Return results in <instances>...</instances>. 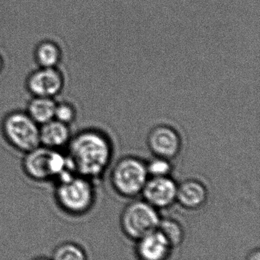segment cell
Instances as JSON below:
<instances>
[{"label":"cell","mask_w":260,"mask_h":260,"mask_svg":"<svg viewBox=\"0 0 260 260\" xmlns=\"http://www.w3.org/2000/svg\"><path fill=\"white\" fill-rule=\"evenodd\" d=\"M157 231L164 237L174 249L181 245L184 241V229L181 223L174 218H161Z\"/></svg>","instance_id":"cell-15"},{"label":"cell","mask_w":260,"mask_h":260,"mask_svg":"<svg viewBox=\"0 0 260 260\" xmlns=\"http://www.w3.org/2000/svg\"><path fill=\"white\" fill-rule=\"evenodd\" d=\"M61 47L51 40H44L37 44L34 50V59L38 67H59L62 61Z\"/></svg>","instance_id":"cell-13"},{"label":"cell","mask_w":260,"mask_h":260,"mask_svg":"<svg viewBox=\"0 0 260 260\" xmlns=\"http://www.w3.org/2000/svg\"><path fill=\"white\" fill-rule=\"evenodd\" d=\"M77 117V110L76 106L69 101H61L56 102L54 119L65 124H73Z\"/></svg>","instance_id":"cell-17"},{"label":"cell","mask_w":260,"mask_h":260,"mask_svg":"<svg viewBox=\"0 0 260 260\" xmlns=\"http://www.w3.org/2000/svg\"><path fill=\"white\" fill-rule=\"evenodd\" d=\"M73 133L70 125L53 119L40 126L41 145L50 149L63 151L67 148Z\"/></svg>","instance_id":"cell-12"},{"label":"cell","mask_w":260,"mask_h":260,"mask_svg":"<svg viewBox=\"0 0 260 260\" xmlns=\"http://www.w3.org/2000/svg\"><path fill=\"white\" fill-rule=\"evenodd\" d=\"M0 130L9 145L23 154L41 145L40 126L25 111L7 113L2 120Z\"/></svg>","instance_id":"cell-4"},{"label":"cell","mask_w":260,"mask_h":260,"mask_svg":"<svg viewBox=\"0 0 260 260\" xmlns=\"http://www.w3.org/2000/svg\"><path fill=\"white\" fill-rule=\"evenodd\" d=\"M160 218L158 210L145 200H134L125 206L121 215L122 232L137 241L157 230Z\"/></svg>","instance_id":"cell-6"},{"label":"cell","mask_w":260,"mask_h":260,"mask_svg":"<svg viewBox=\"0 0 260 260\" xmlns=\"http://www.w3.org/2000/svg\"><path fill=\"white\" fill-rule=\"evenodd\" d=\"M147 145L155 157L171 160L181 151V136L172 126L159 124L150 130L147 137Z\"/></svg>","instance_id":"cell-8"},{"label":"cell","mask_w":260,"mask_h":260,"mask_svg":"<svg viewBox=\"0 0 260 260\" xmlns=\"http://www.w3.org/2000/svg\"><path fill=\"white\" fill-rule=\"evenodd\" d=\"M246 260H260L259 249H256L250 252Z\"/></svg>","instance_id":"cell-19"},{"label":"cell","mask_w":260,"mask_h":260,"mask_svg":"<svg viewBox=\"0 0 260 260\" xmlns=\"http://www.w3.org/2000/svg\"><path fill=\"white\" fill-rule=\"evenodd\" d=\"M177 186L171 176L149 177L141 195L145 201L157 210L167 209L177 203Z\"/></svg>","instance_id":"cell-9"},{"label":"cell","mask_w":260,"mask_h":260,"mask_svg":"<svg viewBox=\"0 0 260 260\" xmlns=\"http://www.w3.org/2000/svg\"><path fill=\"white\" fill-rule=\"evenodd\" d=\"M54 99L45 97H34L27 102L25 112L39 126L54 119Z\"/></svg>","instance_id":"cell-14"},{"label":"cell","mask_w":260,"mask_h":260,"mask_svg":"<svg viewBox=\"0 0 260 260\" xmlns=\"http://www.w3.org/2000/svg\"><path fill=\"white\" fill-rule=\"evenodd\" d=\"M136 242L135 253L138 260H168L174 250L157 230Z\"/></svg>","instance_id":"cell-10"},{"label":"cell","mask_w":260,"mask_h":260,"mask_svg":"<svg viewBox=\"0 0 260 260\" xmlns=\"http://www.w3.org/2000/svg\"><path fill=\"white\" fill-rule=\"evenodd\" d=\"M32 260H51V259H50V257H47V256H39L34 257Z\"/></svg>","instance_id":"cell-21"},{"label":"cell","mask_w":260,"mask_h":260,"mask_svg":"<svg viewBox=\"0 0 260 260\" xmlns=\"http://www.w3.org/2000/svg\"><path fill=\"white\" fill-rule=\"evenodd\" d=\"M66 154L76 174L94 180L102 177L111 164L112 144L103 132L87 128L73 134Z\"/></svg>","instance_id":"cell-1"},{"label":"cell","mask_w":260,"mask_h":260,"mask_svg":"<svg viewBox=\"0 0 260 260\" xmlns=\"http://www.w3.org/2000/svg\"><path fill=\"white\" fill-rule=\"evenodd\" d=\"M5 68V61L4 59H3L2 55L0 54V74H2V73L3 72V70Z\"/></svg>","instance_id":"cell-20"},{"label":"cell","mask_w":260,"mask_h":260,"mask_svg":"<svg viewBox=\"0 0 260 260\" xmlns=\"http://www.w3.org/2000/svg\"><path fill=\"white\" fill-rule=\"evenodd\" d=\"M149 178L146 163L135 156L119 159L111 170L110 181L119 195L133 198L141 194Z\"/></svg>","instance_id":"cell-5"},{"label":"cell","mask_w":260,"mask_h":260,"mask_svg":"<svg viewBox=\"0 0 260 260\" xmlns=\"http://www.w3.org/2000/svg\"><path fill=\"white\" fill-rule=\"evenodd\" d=\"M209 197L206 185L196 179H188L177 186V203L188 210H197L206 205Z\"/></svg>","instance_id":"cell-11"},{"label":"cell","mask_w":260,"mask_h":260,"mask_svg":"<svg viewBox=\"0 0 260 260\" xmlns=\"http://www.w3.org/2000/svg\"><path fill=\"white\" fill-rule=\"evenodd\" d=\"M21 168L30 180L37 183H55L70 174H76L66 152L42 145L24 154Z\"/></svg>","instance_id":"cell-2"},{"label":"cell","mask_w":260,"mask_h":260,"mask_svg":"<svg viewBox=\"0 0 260 260\" xmlns=\"http://www.w3.org/2000/svg\"><path fill=\"white\" fill-rule=\"evenodd\" d=\"M51 260H88L86 252L82 246L73 241L58 244L52 252Z\"/></svg>","instance_id":"cell-16"},{"label":"cell","mask_w":260,"mask_h":260,"mask_svg":"<svg viewBox=\"0 0 260 260\" xmlns=\"http://www.w3.org/2000/svg\"><path fill=\"white\" fill-rule=\"evenodd\" d=\"M54 200L60 209L70 216L90 212L96 202L93 180L77 174L54 183Z\"/></svg>","instance_id":"cell-3"},{"label":"cell","mask_w":260,"mask_h":260,"mask_svg":"<svg viewBox=\"0 0 260 260\" xmlns=\"http://www.w3.org/2000/svg\"><path fill=\"white\" fill-rule=\"evenodd\" d=\"M66 79L59 67H38L27 75L25 88L34 97L54 99L62 93Z\"/></svg>","instance_id":"cell-7"},{"label":"cell","mask_w":260,"mask_h":260,"mask_svg":"<svg viewBox=\"0 0 260 260\" xmlns=\"http://www.w3.org/2000/svg\"><path fill=\"white\" fill-rule=\"evenodd\" d=\"M149 177H169L172 171L171 160L163 157H155L146 163Z\"/></svg>","instance_id":"cell-18"}]
</instances>
